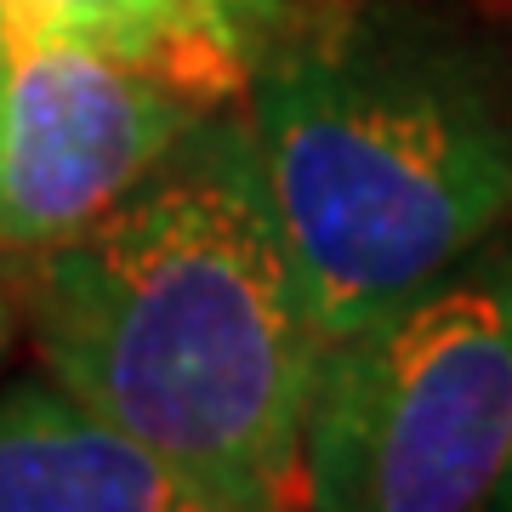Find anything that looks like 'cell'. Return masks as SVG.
Returning <instances> with one entry per match:
<instances>
[{
    "label": "cell",
    "instance_id": "cell-1",
    "mask_svg": "<svg viewBox=\"0 0 512 512\" xmlns=\"http://www.w3.org/2000/svg\"><path fill=\"white\" fill-rule=\"evenodd\" d=\"M23 319L46 376L177 467L205 512L302 501L325 336L251 126H194L109 217L29 256Z\"/></svg>",
    "mask_w": 512,
    "mask_h": 512
},
{
    "label": "cell",
    "instance_id": "cell-4",
    "mask_svg": "<svg viewBox=\"0 0 512 512\" xmlns=\"http://www.w3.org/2000/svg\"><path fill=\"white\" fill-rule=\"evenodd\" d=\"M200 126V92L126 57L0 29V251L86 234Z\"/></svg>",
    "mask_w": 512,
    "mask_h": 512
},
{
    "label": "cell",
    "instance_id": "cell-7",
    "mask_svg": "<svg viewBox=\"0 0 512 512\" xmlns=\"http://www.w3.org/2000/svg\"><path fill=\"white\" fill-rule=\"evenodd\" d=\"M188 6L200 12L211 40L234 57L239 69H251L262 52L291 40L296 23L313 12V0H188Z\"/></svg>",
    "mask_w": 512,
    "mask_h": 512
},
{
    "label": "cell",
    "instance_id": "cell-8",
    "mask_svg": "<svg viewBox=\"0 0 512 512\" xmlns=\"http://www.w3.org/2000/svg\"><path fill=\"white\" fill-rule=\"evenodd\" d=\"M12 336H18V302H12L6 279H0V365H6V353H12Z\"/></svg>",
    "mask_w": 512,
    "mask_h": 512
},
{
    "label": "cell",
    "instance_id": "cell-5",
    "mask_svg": "<svg viewBox=\"0 0 512 512\" xmlns=\"http://www.w3.org/2000/svg\"><path fill=\"white\" fill-rule=\"evenodd\" d=\"M205 495L57 376L0 393V512H200Z\"/></svg>",
    "mask_w": 512,
    "mask_h": 512
},
{
    "label": "cell",
    "instance_id": "cell-9",
    "mask_svg": "<svg viewBox=\"0 0 512 512\" xmlns=\"http://www.w3.org/2000/svg\"><path fill=\"white\" fill-rule=\"evenodd\" d=\"M490 507H512V461H507V473H501V484H495V501Z\"/></svg>",
    "mask_w": 512,
    "mask_h": 512
},
{
    "label": "cell",
    "instance_id": "cell-6",
    "mask_svg": "<svg viewBox=\"0 0 512 512\" xmlns=\"http://www.w3.org/2000/svg\"><path fill=\"white\" fill-rule=\"evenodd\" d=\"M0 29L35 40H69L92 52L177 74L200 97L245 74L222 52L188 0H0Z\"/></svg>",
    "mask_w": 512,
    "mask_h": 512
},
{
    "label": "cell",
    "instance_id": "cell-2",
    "mask_svg": "<svg viewBox=\"0 0 512 512\" xmlns=\"http://www.w3.org/2000/svg\"><path fill=\"white\" fill-rule=\"evenodd\" d=\"M245 126L325 342L478 256L512 217V80L404 12L262 52Z\"/></svg>",
    "mask_w": 512,
    "mask_h": 512
},
{
    "label": "cell",
    "instance_id": "cell-3",
    "mask_svg": "<svg viewBox=\"0 0 512 512\" xmlns=\"http://www.w3.org/2000/svg\"><path fill=\"white\" fill-rule=\"evenodd\" d=\"M507 461L512 245L325 342L302 427V507H490Z\"/></svg>",
    "mask_w": 512,
    "mask_h": 512
}]
</instances>
